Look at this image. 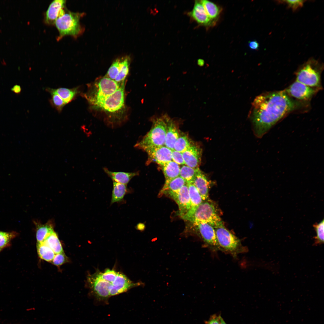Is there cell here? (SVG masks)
I'll return each instance as SVG.
<instances>
[{"label":"cell","mask_w":324,"mask_h":324,"mask_svg":"<svg viewBox=\"0 0 324 324\" xmlns=\"http://www.w3.org/2000/svg\"><path fill=\"white\" fill-rule=\"evenodd\" d=\"M252 105L250 116L254 132L257 137L261 138L296 109L297 103L283 90L262 94L255 98Z\"/></svg>","instance_id":"6da1fadb"},{"label":"cell","mask_w":324,"mask_h":324,"mask_svg":"<svg viewBox=\"0 0 324 324\" xmlns=\"http://www.w3.org/2000/svg\"><path fill=\"white\" fill-rule=\"evenodd\" d=\"M88 286L94 295L100 300L123 293L140 285L134 283L125 275L113 269H106L103 272L97 270L87 277Z\"/></svg>","instance_id":"7a4b0ae2"},{"label":"cell","mask_w":324,"mask_h":324,"mask_svg":"<svg viewBox=\"0 0 324 324\" xmlns=\"http://www.w3.org/2000/svg\"><path fill=\"white\" fill-rule=\"evenodd\" d=\"M84 14L71 12L66 8L63 9L55 23L59 33L57 39L60 40L67 35L76 38L81 34L84 28L80 20Z\"/></svg>","instance_id":"3957f363"},{"label":"cell","mask_w":324,"mask_h":324,"mask_svg":"<svg viewBox=\"0 0 324 324\" xmlns=\"http://www.w3.org/2000/svg\"><path fill=\"white\" fill-rule=\"evenodd\" d=\"M166 123L165 114L153 120L150 130L135 145V147L144 151L151 147L165 145Z\"/></svg>","instance_id":"277c9868"},{"label":"cell","mask_w":324,"mask_h":324,"mask_svg":"<svg viewBox=\"0 0 324 324\" xmlns=\"http://www.w3.org/2000/svg\"><path fill=\"white\" fill-rule=\"evenodd\" d=\"M181 218L193 224L206 223L214 228L223 224L213 204L206 201H203L194 210H189Z\"/></svg>","instance_id":"5b68a950"},{"label":"cell","mask_w":324,"mask_h":324,"mask_svg":"<svg viewBox=\"0 0 324 324\" xmlns=\"http://www.w3.org/2000/svg\"><path fill=\"white\" fill-rule=\"evenodd\" d=\"M220 250L229 254L234 257L247 251L239 239L227 230L223 224L214 228Z\"/></svg>","instance_id":"8992f818"},{"label":"cell","mask_w":324,"mask_h":324,"mask_svg":"<svg viewBox=\"0 0 324 324\" xmlns=\"http://www.w3.org/2000/svg\"><path fill=\"white\" fill-rule=\"evenodd\" d=\"M322 68L317 61L312 58L310 59L298 71L296 80L308 86L319 89L321 87L320 74Z\"/></svg>","instance_id":"52a82bcc"},{"label":"cell","mask_w":324,"mask_h":324,"mask_svg":"<svg viewBox=\"0 0 324 324\" xmlns=\"http://www.w3.org/2000/svg\"><path fill=\"white\" fill-rule=\"evenodd\" d=\"M123 82L118 83L104 76L94 84V90L89 94L86 95V98L92 105L97 107L107 97L117 90Z\"/></svg>","instance_id":"ba28073f"},{"label":"cell","mask_w":324,"mask_h":324,"mask_svg":"<svg viewBox=\"0 0 324 324\" xmlns=\"http://www.w3.org/2000/svg\"><path fill=\"white\" fill-rule=\"evenodd\" d=\"M130 57L125 56L116 59L112 63L106 76L118 83L124 82L129 71Z\"/></svg>","instance_id":"9c48e42d"},{"label":"cell","mask_w":324,"mask_h":324,"mask_svg":"<svg viewBox=\"0 0 324 324\" xmlns=\"http://www.w3.org/2000/svg\"><path fill=\"white\" fill-rule=\"evenodd\" d=\"M124 82L114 93L107 97L97 107L104 110L113 112L122 108L124 101Z\"/></svg>","instance_id":"30bf717a"},{"label":"cell","mask_w":324,"mask_h":324,"mask_svg":"<svg viewBox=\"0 0 324 324\" xmlns=\"http://www.w3.org/2000/svg\"><path fill=\"white\" fill-rule=\"evenodd\" d=\"M198 230L200 235L206 245L212 251L215 252L220 250L215 230L210 224L204 222L193 224Z\"/></svg>","instance_id":"8fae6325"},{"label":"cell","mask_w":324,"mask_h":324,"mask_svg":"<svg viewBox=\"0 0 324 324\" xmlns=\"http://www.w3.org/2000/svg\"><path fill=\"white\" fill-rule=\"evenodd\" d=\"M285 91L290 97L299 100H307L315 94L317 89L308 86L296 80Z\"/></svg>","instance_id":"7c38bea8"},{"label":"cell","mask_w":324,"mask_h":324,"mask_svg":"<svg viewBox=\"0 0 324 324\" xmlns=\"http://www.w3.org/2000/svg\"><path fill=\"white\" fill-rule=\"evenodd\" d=\"M144 151L148 155V160L154 161L160 166L172 160V150L165 146L149 148Z\"/></svg>","instance_id":"4fadbf2b"},{"label":"cell","mask_w":324,"mask_h":324,"mask_svg":"<svg viewBox=\"0 0 324 324\" xmlns=\"http://www.w3.org/2000/svg\"><path fill=\"white\" fill-rule=\"evenodd\" d=\"M170 197L177 204L178 214L182 217L186 214L191 207V202L187 183L183 186L176 193Z\"/></svg>","instance_id":"5bb4252c"},{"label":"cell","mask_w":324,"mask_h":324,"mask_svg":"<svg viewBox=\"0 0 324 324\" xmlns=\"http://www.w3.org/2000/svg\"><path fill=\"white\" fill-rule=\"evenodd\" d=\"M202 152L200 146L193 143L182 153L185 165L193 168L199 167L201 163Z\"/></svg>","instance_id":"9a60e30c"},{"label":"cell","mask_w":324,"mask_h":324,"mask_svg":"<svg viewBox=\"0 0 324 324\" xmlns=\"http://www.w3.org/2000/svg\"><path fill=\"white\" fill-rule=\"evenodd\" d=\"M66 0H54L50 4L46 12L44 21L49 25L55 24L62 10L65 8Z\"/></svg>","instance_id":"2e32d148"},{"label":"cell","mask_w":324,"mask_h":324,"mask_svg":"<svg viewBox=\"0 0 324 324\" xmlns=\"http://www.w3.org/2000/svg\"><path fill=\"white\" fill-rule=\"evenodd\" d=\"M166 123L165 146L172 150L174 144L179 136L177 125L167 115L165 114Z\"/></svg>","instance_id":"e0dca14e"},{"label":"cell","mask_w":324,"mask_h":324,"mask_svg":"<svg viewBox=\"0 0 324 324\" xmlns=\"http://www.w3.org/2000/svg\"><path fill=\"white\" fill-rule=\"evenodd\" d=\"M190 15L200 24L206 26L214 24V22L208 16L201 1H195Z\"/></svg>","instance_id":"ac0fdd59"},{"label":"cell","mask_w":324,"mask_h":324,"mask_svg":"<svg viewBox=\"0 0 324 324\" xmlns=\"http://www.w3.org/2000/svg\"><path fill=\"white\" fill-rule=\"evenodd\" d=\"M187 183L186 181L180 176L166 180L159 194L160 196L165 194L170 197L177 193Z\"/></svg>","instance_id":"d6986e66"},{"label":"cell","mask_w":324,"mask_h":324,"mask_svg":"<svg viewBox=\"0 0 324 324\" xmlns=\"http://www.w3.org/2000/svg\"><path fill=\"white\" fill-rule=\"evenodd\" d=\"M192 182L197 189L203 201L206 200L208 197L209 182L206 176L200 170Z\"/></svg>","instance_id":"ffe728a7"},{"label":"cell","mask_w":324,"mask_h":324,"mask_svg":"<svg viewBox=\"0 0 324 324\" xmlns=\"http://www.w3.org/2000/svg\"><path fill=\"white\" fill-rule=\"evenodd\" d=\"M103 170L113 182L126 185L133 178L138 175V172H114L110 171L106 168H104Z\"/></svg>","instance_id":"44dd1931"},{"label":"cell","mask_w":324,"mask_h":324,"mask_svg":"<svg viewBox=\"0 0 324 324\" xmlns=\"http://www.w3.org/2000/svg\"><path fill=\"white\" fill-rule=\"evenodd\" d=\"M113 189L110 204L115 202L121 203L124 202V197L125 195L129 193L130 190L127 185L113 182Z\"/></svg>","instance_id":"7402d4cb"},{"label":"cell","mask_w":324,"mask_h":324,"mask_svg":"<svg viewBox=\"0 0 324 324\" xmlns=\"http://www.w3.org/2000/svg\"><path fill=\"white\" fill-rule=\"evenodd\" d=\"M160 166L165 178V181L179 176L180 167L178 164L173 160L168 162Z\"/></svg>","instance_id":"603a6c76"},{"label":"cell","mask_w":324,"mask_h":324,"mask_svg":"<svg viewBox=\"0 0 324 324\" xmlns=\"http://www.w3.org/2000/svg\"><path fill=\"white\" fill-rule=\"evenodd\" d=\"M52 223L48 222L42 224L36 225V238L37 243H41L53 231Z\"/></svg>","instance_id":"cb8c5ba5"},{"label":"cell","mask_w":324,"mask_h":324,"mask_svg":"<svg viewBox=\"0 0 324 324\" xmlns=\"http://www.w3.org/2000/svg\"><path fill=\"white\" fill-rule=\"evenodd\" d=\"M42 243L49 247L56 254L64 252L58 236L54 231Z\"/></svg>","instance_id":"d4e9b609"},{"label":"cell","mask_w":324,"mask_h":324,"mask_svg":"<svg viewBox=\"0 0 324 324\" xmlns=\"http://www.w3.org/2000/svg\"><path fill=\"white\" fill-rule=\"evenodd\" d=\"M191 202L189 210L195 209L203 202L201 195L192 182H187Z\"/></svg>","instance_id":"484cf974"},{"label":"cell","mask_w":324,"mask_h":324,"mask_svg":"<svg viewBox=\"0 0 324 324\" xmlns=\"http://www.w3.org/2000/svg\"><path fill=\"white\" fill-rule=\"evenodd\" d=\"M201 1L208 16L214 22L220 14L221 9L218 5L211 1L207 0Z\"/></svg>","instance_id":"4316f807"},{"label":"cell","mask_w":324,"mask_h":324,"mask_svg":"<svg viewBox=\"0 0 324 324\" xmlns=\"http://www.w3.org/2000/svg\"><path fill=\"white\" fill-rule=\"evenodd\" d=\"M37 249L39 257L47 262H51L55 255L54 252L43 243H37Z\"/></svg>","instance_id":"83f0119b"},{"label":"cell","mask_w":324,"mask_h":324,"mask_svg":"<svg viewBox=\"0 0 324 324\" xmlns=\"http://www.w3.org/2000/svg\"><path fill=\"white\" fill-rule=\"evenodd\" d=\"M53 91L58 94L67 104L74 98L78 93L77 88L68 89L60 88L56 89H52Z\"/></svg>","instance_id":"f1b7e54d"},{"label":"cell","mask_w":324,"mask_h":324,"mask_svg":"<svg viewBox=\"0 0 324 324\" xmlns=\"http://www.w3.org/2000/svg\"><path fill=\"white\" fill-rule=\"evenodd\" d=\"M200 170L199 167L194 168L186 165H183L180 167L179 176L187 182H192L196 174Z\"/></svg>","instance_id":"f546056e"},{"label":"cell","mask_w":324,"mask_h":324,"mask_svg":"<svg viewBox=\"0 0 324 324\" xmlns=\"http://www.w3.org/2000/svg\"><path fill=\"white\" fill-rule=\"evenodd\" d=\"M193 144L187 136L184 135L179 136L174 144V150L182 153Z\"/></svg>","instance_id":"4dcf8cb0"},{"label":"cell","mask_w":324,"mask_h":324,"mask_svg":"<svg viewBox=\"0 0 324 324\" xmlns=\"http://www.w3.org/2000/svg\"><path fill=\"white\" fill-rule=\"evenodd\" d=\"M18 235V233L14 231L10 232L0 231V248L2 249L9 246L11 241Z\"/></svg>","instance_id":"1f68e13d"},{"label":"cell","mask_w":324,"mask_h":324,"mask_svg":"<svg viewBox=\"0 0 324 324\" xmlns=\"http://www.w3.org/2000/svg\"><path fill=\"white\" fill-rule=\"evenodd\" d=\"M324 224L323 219L320 223L314 224L313 225L316 233V236L313 238L314 241L313 245L314 246L320 245L324 243Z\"/></svg>","instance_id":"d6a6232c"},{"label":"cell","mask_w":324,"mask_h":324,"mask_svg":"<svg viewBox=\"0 0 324 324\" xmlns=\"http://www.w3.org/2000/svg\"><path fill=\"white\" fill-rule=\"evenodd\" d=\"M48 89L51 95V100L53 105L58 110L61 111L66 104V103L58 94L53 91L52 89Z\"/></svg>","instance_id":"836d02e7"},{"label":"cell","mask_w":324,"mask_h":324,"mask_svg":"<svg viewBox=\"0 0 324 324\" xmlns=\"http://www.w3.org/2000/svg\"><path fill=\"white\" fill-rule=\"evenodd\" d=\"M305 1V0H301L278 1L279 3L286 4L288 7L291 8L293 11H295L302 7Z\"/></svg>","instance_id":"e575fe53"},{"label":"cell","mask_w":324,"mask_h":324,"mask_svg":"<svg viewBox=\"0 0 324 324\" xmlns=\"http://www.w3.org/2000/svg\"><path fill=\"white\" fill-rule=\"evenodd\" d=\"M67 261V257L64 252L56 254L51 261L52 263L56 266L62 265Z\"/></svg>","instance_id":"d590c367"},{"label":"cell","mask_w":324,"mask_h":324,"mask_svg":"<svg viewBox=\"0 0 324 324\" xmlns=\"http://www.w3.org/2000/svg\"><path fill=\"white\" fill-rule=\"evenodd\" d=\"M172 160L179 165H185L182 153L174 150H172Z\"/></svg>","instance_id":"8d00e7d4"},{"label":"cell","mask_w":324,"mask_h":324,"mask_svg":"<svg viewBox=\"0 0 324 324\" xmlns=\"http://www.w3.org/2000/svg\"><path fill=\"white\" fill-rule=\"evenodd\" d=\"M221 316L220 314H214L211 315L208 320L204 321L205 324H220Z\"/></svg>","instance_id":"74e56055"},{"label":"cell","mask_w":324,"mask_h":324,"mask_svg":"<svg viewBox=\"0 0 324 324\" xmlns=\"http://www.w3.org/2000/svg\"><path fill=\"white\" fill-rule=\"evenodd\" d=\"M249 48L253 50H257L258 49L259 45L256 40L249 41L248 43Z\"/></svg>","instance_id":"f35d334b"},{"label":"cell","mask_w":324,"mask_h":324,"mask_svg":"<svg viewBox=\"0 0 324 324\" xmlns=\"http://www.w3.org/2000/svg\"><path fill=\"white\" fill-rule=\"evenodd\" d=\"M22 88L21 86L18 85L16 84L14 85L11 88V91L15 94H19L21 92Z\"/></svg>","instance_id":"ab89813d"},{"label":"cell","mask_w":324,"mask_h":324,"mask_svg":"<svg viewBox=\"0 0 324 324\" xmlns=\"http://www.w3.org/2000/svg\"><path fill=\"white\" fill-rule=\"evenodd\" d=\"M220 324H227L225 321L222 317H221L220 322Z\"/></svg>","instance_id":"60d3db41"},{"label":"cell","mask_w":324,"mask_h":324,"mask_svg":"<svg viewBox=\"0 0 324 324\" xmlns=\"http://www.w3.org/2000/svg\"><path fill=\"white\" fill-rule=\"evenodd\" d=\"M198 63L199 65H202L204 64V61L202 59H199L198 61Z\"/></svg>","instance_id":"b9f144b4"},{"label":"cell","mask_w":324,"mask_h":324,"mask_svg":"<svg viewBox=\"0 0 324 324\" xmlns=\"http://www.w3.org/2000/svg\"><path fill=\"white\" fill-rule=\"evenodd\" d=\"M2 250V249H1L0 248V252L1 251V250Z\"/></svg>","instance_id":"7bdbcfd3"}]
</instances>
